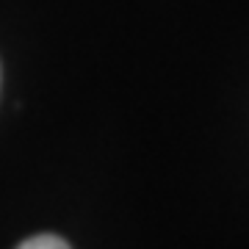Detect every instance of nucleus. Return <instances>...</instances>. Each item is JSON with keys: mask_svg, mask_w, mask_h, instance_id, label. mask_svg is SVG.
Instances as JSON below:
<instances>
[{"mask_svg": "<svg viewBox=\"0 0 249 249\" xmlns=\"http://www.w3.org/2000/svg\"><path fill=\"white\" fill-rule=\"evenodd\" d=\"M17 249H70V244L58 235H34V238L22 241Z\"/></svg>", "mask_w": 249, "mask_h": 249, "instance_id": "1", "label": "nucleus"}]
</instances>
